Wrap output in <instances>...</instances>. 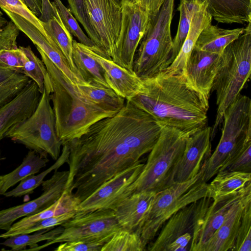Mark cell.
I'll return each mask as SVG.
<instances>
[{
  "label": "cell",
  "instance_id": "1",
  "mask_svg": "<svg viewBox=\"0 0 251 251\" xmlns=\"http://www.w3.org/2000/svg\"><path fill=\"white\" fill-rule=\"evenodd\" d=\"M162 127L151 115L126 100L116 114L97 122L81 136L66 143L70 153L66 190L82 201L150 152Z\"/></svg>",
  "mask_w": 251,
  "mask_h": 251
},
{
  "label": "cell",
  "instance_id": "2",
  "mask_svg": "<svg viewBox=\"0 0 251 251\" xmlns=\"http://www.w3.org/2000/svg\"><path fill=\"white\" fill-rule=\"evenodd\" d=\"M142 90L129 100L162 126L190 136L207 126L209 99L193 88L181 74L164 71L142 79Z\"/></svg>",
  "mask_w": 251,
  "mask_h": 251
},
{
  "label": "cell",
  "instance_id": "3",
  "mask_svg": "<svg viewBox=\"0 0 251 251\" xmlns=\"http://www.w3.org/2000/svg\"><path fill=\"white\" fill-rule=\"evenodd\" d=\"M36 49L49 75L44 88L50 93L56 132L62 144L79 137L97 122L117 113L104 109L86 99L46 55Z\"/></svg>",
  "mask_w": 251,
  "mask_h": 251
},
{
  "label": "cell",
  "instance_id": "4",
  "mask_svg": "<svg viewBox=\"0 0 251 251\" xmlns=\"http://www.w3.org/2000/svg\"><path fill=\"white\" fill-rule=\"evenodd\" d=\"M221 61L211 92H216V118L211 127L213 139L222 125L227 107L240 94L251 73V26L248 23L240 36L228 45L221 54Z\"/></svg>",
  "mask_w": 251,
  "mask_h": 251
},
{
  "label": "cell",
  "instance_id": "5",
  "mask_svg": "<svg viewBox=\"0 0 251 251\" xmlns=\"http://www.w3.org/2000/svg\"><path fill=\"white\" fill-rule=\"evenodd\" d=\"M188 137L176 128L162 126L146 163L130 186V194L141 191L158 193L172 185Z\"/></svg>",
  "mask_w": 251,
  "mask_h": 251
},
{
  "label": "cell",
  "instance_id": "6",
  "mask_svg": "<svg viewBox=\"0 0 251 251\" xmlns=\"http://www.w3.org/2000/svg\"><path fill=\"white\" fill-rule=\"evenodd\" d=\"M175 0H164L158 12L151 16L147 31L135 52L133 71L140 78L151 76L169 65L173 39L171 23Z\"/></svg>",
  "mask_w": 251,
  "mask_h": 251
},
{
  "label": "cell",
  "instance_id": "7",
  "mask_svg": "<svg viewBox=\"0 0 251 251\" xmlns=\"http://www.w3.org/2000/svg\"><path fill=\"white\" fill-rule=\"evenodd\" d=\"M202 176L201 168L191 179L174 182L156 194L147 215L135 231L146 247L174 214L193 202L208 197V184L202 180Z\"/></svg>",
  "mask_w": 251,
  "mask_h": 251
},
{
  "label": "cell",
  "instance_id": "8",
  "mask_svg": "<svg viewBox=\"0 0 251 251\" xmlns=\"http://www.w3.org/2000/svg\"><path fill=\"white\" fill-rule=\"evenodd\" d=\"M50 93L44 88L38 104L26 119L14 126L5 138L24 145L41 155H49L56 160L61 153L62 142L58 137Z\"/></svg>",
  "mask_w": 251,
  "mask_h": 251
},
{
  "label": "cell",
  "instance_id": "9",
  "mask_svg": "<svg viewBox=\"0 0 251 251\" xmlns=\"http://www.w3.org/2000/svg\"><path fill=\"white\" fill-rule=\"evenodd\" d=\"M222 125L219 142L201 167L202 180L206 183L217 174L231 152L251 138V99L240 94L225 111Z\"/></svg>",
  "mask_w": 251,
  "mask_h": 251
},
{
  "label": "cell",
  "instance_id": "10",
  "mask_svg": "<svg viewBox=\"0 0 251 251\" xmlns=\"http://www.w3.org/2000/svg\"><path fill=\"white\" fill-rule=\"evenodd\" d=\"M61 226L63 230L54 239L27 250L37 251L54 244L65 242L105 243L121 228L114 211L111 209L76 211L73 217Z\"/></svg>",
  "mask_w": 251,
  "mask_h": 251
},
{
  "label": "cell",
  "instance_id": "11",
  "mask_svg": "<svg viewBox=\"0 0 251 251\" xmlns=\"http://www.w3.org/2000/svg\"><path fill=\"white\" fill-rule=\"evenodd\" d=\"M121 28L112 60L133 72L134 55L147 31L151 16L136 0H132L121 2Z\"/></svg>",
  "mask_w": 251,
  "mask_h": 251
},
{
  "label": "cell",
  "instance_id": "12",
  "mask_svg": "<svg viewBox=\"0 0 251 251\" xmlns=\"http://www.w3.org/2000/svg\"><path fill=\"white\" fill-rule=\"evenodd\" d=\"M206 197L186 205L170 217L155 240L148 245L147 250L190 251L195 224Z\"/></svg>",
  "mask_w": 251,
  "mask_h": 251
},
{
  "label": "cell",
  "instance_id": "13",
  "mask_svg": "<svg viewBox=\"0 0 251 251\" xmlns=\"http://www.w3.org/2000/svg\"><path fill=\"white\" fill-rule=\"evenodd\" d=\"M90 25L99 40V49L113 59L121 25V3L115 0H83Z\"/></svg>",
  "mask_w": 251,
  "mask_h": 251
},
{
  "label": "cell",
  "instance_id": "14",
  "mask_svg": "<svg viewBox=\"0 0 251 251\" xmlns=\"http://www.w3.org/2000/svg\"><path fill=\"white\" fill-rule=\"evenodd\" d=\"M144 164L140 160L106 181L80 202L77 211L113 210L124 199L131 195L129 192L130 186L139 175Z\"/></svg>",
  "mask_w": 251,
  "mask_h": 251
},
{
  "label": "cell",
  "instance_id": "15",
  "mask_svg": "<svg viewBox=\"0 0 251 251\" xmlns=\"http://www.w3.org/2000/svg\"><path fill=\"white\" fill-rule=\"evenodd\" d=\"M251 193V182L241 191L218 201L206 197L195 224L190 251H204L215 231L222 225L233 204Z\"/></svg>",
  "mask_w": 251,
  "mask_h": 251
},
{
  "label": "cell",
  "instance_id": "16",
  "mask_svg": "<svg viewBox=\"0 0 251 251\" xmlns=\"http://www.w3.org/2000/svg\"><path fill=\"white\" fill-rule=\"evenodd\" d=\"M69 171H54L50 178L42 183L43 193L39 197L0 210V229L7 231L19 219L39 212L53 204L65 191Z\"/></svg>",
  "mask_w": 251,
  "mask_h": 251
},
{
  "label": "cell",
  "instance_id": "17",
  "mask_svg": "<svg viewBox=\"0 0 251 251\" xmlns=\"http://www.w3.org/2000/svg\"><path fill=\"white\" fill-rule=\"evenodd\" d=\"M20 31L12 21L0 16V50L18 48L17 39ZM31 80L24 74L0 64V107L13 100Z\"/></svg>",
  "mask_w": 251,
  "mask_h": 251
},
{
  "label": "cell",
  "instance_id": "18",
  "mask_svg": "<svg viewBox=\"0 0 251 251\" xmlns=\"http://www.w3.org/2000/svg\"><path fill=\"white\" fill-rule=\"evenodd\" d=\"M211 127L206 126L187 138L176 169L174 182L187 181L200 172L211 154Z\"/></svg>",
  "mask_w": 251,
  "mask_h": 251
},
{
  "label": "cell",
  "instance_id": "19",
  "mask_svg": "<svg viewBox=\"0 0 251 251\" xmlns=\"http://www.w3.org/2000/svg\"><path fill=\"white\" fill-rule=\"evenodd\" d=\"M221 57V54L194 48L186 63L183 75L187 82L208 99L220 65Z\"/></svg>",
  "mask_w": 251,
  "mask_h": 251
},
{
  "label": "cell",
  "instance_id": "20",
  "mask_svg": "<svg viewBox=\"0 0 251 251\" xmlns=\"http://www.w3.org/2000/svg\"><path fill=\"white\" fill-rule=\"evenodd\" d=\"M6 14L21 31L24 32L53 63L75 85L84 82L70 68L62 51L50 35L45 36L34 25L22 17L8 11Z\"/></svg>",
  "mask_w": 251,
  "mask_h": 251
},
{
  "label": "cell",
  "instance_id": "21",
  "mask_svg": "<svg viewBox=\"0 0 251 251\" xmlns=\"http://www.w3.org/2000/svg\"><path fill=\"white\" fill-rule=\"evenodd\" d=\"M91 50L104 71L107 84L118 95L129 100L142 90V80L134 72L116 63L96 46L91 47Z\"/></svg>",
  "mask_w": 251,
  "mask_h": 251
},
{
  "label": "cell",
  "instance_id": "22",
  "mask_svg": "<svg viewBox=\"0 0 251 251\" xmlns=\"http://www.w3.org/2000/svg\"><path fill=\"white\" fill-rule=\"evenodd\" d=\"M41 96L37 84L31 80L13 100L0 107V141L11 127L33 113Z\"/></svg>",
  "mask_w": 251,
  "mask_h": 251
},
{
  "label": "cell",
  "instance_id": "23",
  "mask_svg": "<svg viewBox=\"0 0 251 251\" xmlns=\"http://www.w3.org/2000/svg\"><path fill=\"white\" fill-rule=\"evenodd\" d=\"M156 193L152 191L134 193L120 202L113 210L120 226L135 231L147 215Z\"/></svg>",
  "mask_w": 251,
  "mask_h": 251
},
{
  "label": "cell",
  "instance_id": "24",
  "mask_svg": "<svg viewBox=\"0 0 251 251\" xmlns=\"http://www.w3.org/2000/svg\"><path fill=\"white\" fill-rule=\"evenodd\" d=\"M251 201V193L235 202L225 220L207 243L204 251H232L241 223L243 210Z\"/></svg>",
  "mask_w": 251,
  "mask_h": 251
},
{
  "label": "cell",
  "instance_id": "25",
  "mask_svg": "<svg viewBox=\"0 0 251 251\" xmlns=\"http://www.w3.org/2000/svg\"><path fill=\"white\" fill-rule=\"evenodd\" d=\"M80 202L73 193L65 190L61 196L49 207L37 213L24 217L14 223L8 230L0 234V238L5 239L12 236L21 234L25 230L44 219L76 211Z\"/></svg>",
  "mask_w": 251,
  "mask_h": 251
},
{
  "label": "cell",
  "instance_id": "26",
  "mask_svg": "<svg viewBox=\"0 0 251 251\" xmlns=\"http://www.w3.org/2000/svg\"><path fill=\"white\" fill-rule=\"evenodd\" d=\"M207 3L194 15L187 37L172 63L164 71L171 74L183 75L186 62L195 48L201 31L211 24L212 18L206 10Z\"/></svg>",
  "mask_w": 251,
  "mask_h": 251
},
{
  "label": "cell",
  "instance_id": "27",
  "mask_svg": "<svg viewBox=\"0 0 251 251\" xmlns=\"http://www.w3.org/2000/svg\"><path fill=\"white\" fill-rule=\"evenodd\" d=\"M206 10L218 23H251V0H206Z\"/></svg>",
  "mask_w": 251,
  "mask_h": 251
},
{
  "label": "cell",
  "instance_id": "28",
  "mask_svg": "<svg viewBox=\"0 0 251 251\" xmlns=\"http://www.w3.org/2000/svg\"><path fill=\"white\" fill-rule=\"evenodd\" d=\"M72 56L78 75L82 81L109 87L104 78V71L93 56L91 46L74 40Z\"/></svg>",
  "mask_w": 251,
  "mask_h": 251
},
{
  "label": "cell",
  "instance_id": "29",
  "mask_svg": "<svg viewBox=\"0 0 251 251\" xmlns=\"http://www.w3.org/2000/svg\"><path fill=\"white\" fill-rule=\"evenodd\" d=\"M208 184V197L214 201L223 200L238 193L251 182V173L220 171Z\"/></svg>",
  "mask_w": 251,
  "mask_h": 251
},
{
  "label": "cell",
  "instance_id": "30",
  "mask_svg": "<svg viewBox=\"0 0 251 251\" xmlns=\"http://www.w3.org/2000/svg\"><path fill=\"white\" fill-rule=\"evenodd\" d=\"M245 29H223L210 24L200 33L194 48L221 54L228 45L243 33Z\"/></svg>",
  "mask_w": 251,
  "mask_h": 251
},
{
  "label": "cell",
  "instance_id": "31",
  "mask_svg": "<svg viewBox=\"0 0 251 251\" xmlns=\"http://www.w3.org/2000/svg\"><path fill=\"white\" fill-rule=\"evenodd\" d=\"M75 85L86 99L104 109L118 112L125 104L126 100L118 95L110 87L85 82Z\"/></svg>",
  "mask_w": 251,
  "mask_h": 251
},
{
  "label": "cell",
  "instance_id": "32",
  "mask_svg": "<svg viewBox=\"0 0 251 251\" xmlns=\"http://www.w3.org/2000/svg\"><path fill=\"white\" fill-rule=\"evenodd\" d=\"M47 157L30 150L17 168L3 176L0 195H3L9 189L27 176L38 173L49 162Z\"/></svg>",
  "mask_w": 251,
  "mask_h": 251
},
{
  "label": "cell",
  "instance_id": "33",
  "mask_svg": "<svg viewBox=\"0 0 251 251\" xmlns=\"http://www.w3.org/2000/svg\"><path fill=\"white\" fill-rule=\"evenodd\" d=\"M206 3V0H180L177 8V11L179 12V20L176 34L173 39L169 65L178 54L187 37L194 15Z\"/></svg>",
  "mask_w": 251,
  "mask_h": 251
},
{
  "label": "cell",
  "instance_id": "34",
  "mask_svg": "<svg viewBox=\"0 0 251 251\" xmlns=\"http://www.w3.org/2000/svg\"><path fill=\"white\" fill-rule=\"evenodd\" d=\"M43 25L45 30L62 51L72 71L80 78L73 60L72 50L74 40L72 35L62 21L57 9L55 15L48 21L43 22Z\"/></svg>",
  "mask_w": 251,
  "mask_h": 251
},
{
  "label": "cell",
  "instance_id": "35",
  "mask_svg": "<svg viewBox=\"0 0 251 251\" xmlns=\"http://www.w3.org/2000/svg\"><path fill=\"white\" fill-rule=\"evenodd\" d=\"M69 148L67 143L62 144L61 153L55 162L49 168L40 174L31 175L22 180L18 185L3 195L6 197H19L32 193L40 185L45 177L53 171L57 170L65 163H67L69 156Z\"/></svg>",
  "mask_w": 251,
  "mask_h": 251
},
{
  "label": "cell",
  "instance_id": "36",
  "mask_svg": "<svg viewBox=\"0 0 251 251\" xmlns=\"http://www.w3.org/2000/svg\"><path fill=\"white\" fill-rule=\"evenodd\" d=\"M63 230V227L60 226L55 228L41 230L31 233L16 235L5 239V241L0 243V245L10 248L11 251L25 250L27 246L31 249L37 246V243L40 242L49 241L54 239Z\"/></svg>",
  "mask_w": 251,
  "mask_h": 251
},
{
  "label": "cell",
  "instance_id": "37",
  "mask_svg": "<svg viewBox=\"0 0 251 251\" xmlns=\"http://www.w3.org/2000/svg\"><path fill=\"white\" fill-rule=\"evenodd\" d=\"M146 248L137 233L121 227L103 245L101 251H143Z\"/></svg>",
  "mask_w": 251,
  "mask_h": 251
},
{
  "label": "cell",
  "instance_id": "38",
  "mask_svg": "<svg viewBox=\"0 0 251 251\" xmlns=\"http://www.w3.org/2000/svg\"><path fill=\"white\" fill-rule=\"evenodd\" d=\"M25 55L26 60L24 66L23 74L28 76L37 85L41 94L44 89L45 81L49 74L42 61L33 52L29 46L19 47Z\"/></svg>",
  "mask_w": 251,
  "mask_h": 251
},
{
  "label": "cell",
  "instance_id": "39",
  "mask_svg": "<svg viewBox=\"0 0 251 251\" xmlns=\"http://www.w3.org/2000/svg\"><path fill=\"white\" fill-rule=\"evenodd\" d=\"M251 138H249L231 152L219 172L238 171L251 173Z\"/></svg>",
  "mask_w": 251,
  "mask_h": 251
},
{
  "label": "cell",
  "instance_id": "40",
  "mask_svg": "<svg viewBox=\"0 0 251 251\" xmlns=\"http://www.w3.org/2000/svg\"><path fill=\"white\" fill-rule=\"evenodd\" d=\"M53 1L62 21L71 35L76 37L80 43L91 47L96 46L82 30L71 11L63 4L61 0H54Z\"/></svg>",
  "mask_w": 251,
  "mask_h": 251
},
{
  "label": "cell",
  "instance_id": "41",
  "mask_svg": "<svg viewBox=\"0 0 251 251\" xmlns=\"http://www.w3.org/2000/svg\"><path fill=\"white\" fill-rule=\"evenodd\" d=\"M251 251V201L245 206L232 251Z\"/></svg>",
  "mask_w": 251,
  "mask_h": 251
},
{
  "label": "cell",
  "instance_id": "42",
  "mask_svg": "<svg viewBox=\"0 0 251 251\" xmlns=\"http://www.w3.org/2000/svg\"><path fill=\"white\" fill-rule=\"evenodd\" d=\"M0 7L16 14L29 22L45 36L50 35L40 20L21 0H0Z\"/></svg>",
  "mask_w": 251,
  "mask_h": 251
},
{
  "label": "cell",
  "instance_id": "43",
  "mask_svg": "<svg viewBox=\"0 0 251 251\" xmlns=\"http://www.w3.org/2000/svg\"><path fill=\"white\" fill-rule=\"evenodd\" d=\"M25 55L19 48L0 50V64L3 67L23 74Z\"/></svg>",
  "mask_w": 251,
  "mask_h": 251
},
{
  "label": "cell",
  "instance_id": "44",
  "mask_svg": "<svg viewBox=\"0 0 251 251\" xmlns=\"http://www.w3.org/2000/svg\"><path fill=\"white\" fill-rule=\"evenodd\" d=\"M76 212L72 211L42 220L25 230L22 234L31 233L41 230L52 228L61 226L73 217Z\"/></svg>",
  "mask_w": 251,
  "mask_h": 251
},
{
  "label": "cell",
  "instance_id": "45",
  "mask_svg": "<svg viewBox=\"0 0 251 251\" xmlns=\"http://www.w3.org/2000/svg\"><path fill=\"white\" fill-rule=\"evenodd\" d=\"M105 243L85 241H72L61 243L54 251H101Z\"/></svg>",
  "mask_w": 251,
  "mask_h": 251
},
{
  "label": "cell",
  "instance_id": "46",
  "mask_svg": "<svg viewBox=\"0 0 251 251\" xmlns=\"http://www.w3.org/2000/svg\"><path fill=\"white\" fill-rule=\"evenodd\" d=\"M42 13L39 17L40 21L46 22L55 15L57 10L56 6L54 2L50 0H41Z\"/></svg>",
  "mask_w": 251,
  "mask_h": 251
},
{
  "label": "cell",
  "instance_id": "47",
  "mask_svg": "<svg viewBox=\"0 0 251 251\" xmlns=\"http://www.w3.org/2000/svg\"><path fill=\"white\" fill-rule=\"evenodd\" d=\"M136 1L147 11L151 16H152L158 12L164 0H136Z\"/></svg>",
  "mask_w": 251,
  "mask_h": 251
},
{
  "label": "cell",
  "instance_id": "48",
  "mask_svg": "<svg viewBox=\"0 0 251 251\" xmlns=\"http://www.w3.org/2000/svg\"><path fill=\"white\" fill-rule=\"evenodd\" d=\"M29 9L37 17L42 13L41 0H21Z\"/></svg>",
  "mask_w": 251,
  "mask_h": 251
},
{
  "label": "cell",
  "instance_id": "49",
  "mask_svg": "<svg viewBox=\"0 0 251 251\" xmlns=\"http://www.w3.org/2000/svg\"><path fill=\"white\" fill-rule=\"evenodd\" d=\"M3 182V176H0V188Z\"/></svg>",
  "mask_w": 251,
  "mask_h": 251
},
{
  "label": "cell",
  "instance_id": "50",
  "mask_svg": "<svg viewBox=\"0 0 251 251\" xmlns=\"http://www.w3.org/2000/svg\"><path fill=\"white\" fill-rule=\"evenodd\" d=\"M115 0L116 1H117L118 2L121 3L122 1H124V0Z\"/></svg>",
  "mask_w": 251,
  "mask_h": 251
},
{
  "label": "cell",
  "instance_id": "51",
  "mask_svg": "<svg viewBox=\"0 0 251 251\" xmlns=\"http://www.w3.org/2000/svg\"><path fill=\"white\" fill-rule=\"evenodd\" d=\"M3 15V13H2V12L0 10V16H2Z\"/></svg>",
  "mask_w": 251,
  "mask_h": 251
},
{
  "label": "cell",
  "instance_id": "52",
  "mask_svg": "<svg viewBox=\"0 0 251 251\" xmlns=\"http://www.w3.org/2000/svg\"><path fill=\"white\" fill-rule=\"evenodd\" d=\"M0 160H1V152H0Z\"/></svg>",
  "mask_w": 251,
  "mask_h": 251
}]
</instances>
